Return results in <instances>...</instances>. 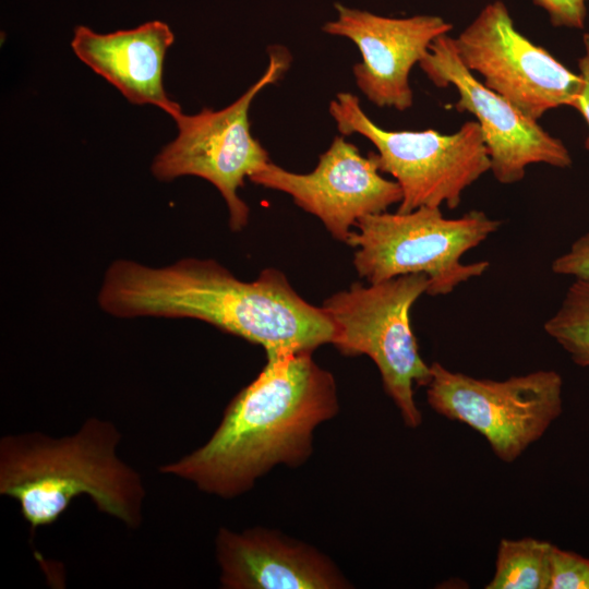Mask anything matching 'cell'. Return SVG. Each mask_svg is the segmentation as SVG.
I'll return each instance as SVG.
<instances>
[{
	"mask_svg": "<svg viewBox=\"0 0 589 589\" xmlns=\"http://www.w3.org/2000/svg\"><path fill=\"white\" fill-rule=\"evenodd\" d=\"M249 179L290 195L346 244L360 218L386 212L402 199L399 184L381 175L374 153L363 156L344 135L335 136L309 173L291 172L268 161Z\"/></svg>",
	"mask_w": 589,
	"mask_h": 589,
	"instance_id": "cell-11",
	"label": "cell"
},
{
	"mask_svg": "<svg viewBox=\"0 0 589 589\" xmlns=\"http://www.w3.org/2000/svg\"><path fill=\"white\" fill-rule=\"evenodd\" d=\"M543 328L575 364L589 370V277L574 278Z\"/></svg>",
	"mask_w": 589,
	"mask_h": 589,
	"instance_id": "cell-16",
	"label": "cell"
},
{
	"mask_svg": "<svg viewBox=\"0 0 589 589\" xmlns=\"http://www.w3.org/2000/svg\"><path fill=\"white\" fill-rule=\"evenodd\" d=\"M430 366V407L477 431L504 462L515 461L562 413L563 378L556 371L495 381L454 372L438 362Z\"/></svg>",
	"mask_w": 589,
	"mask_h": 589,
	"instance_id": "cell-8",
	"label": "cell"
},
{
	"mask_svg": "<svg viewBox=\"0 0 589 589\" xmlns=\"http://www.w3.org/2000/svg\"><path fill=\"white\" fill-rule=\"evenodd\" d=\"M98 304L120 318H195L262 346L266 354L313 352L335 327L286 275L264 268L243 281L215 260L187 257L155 267L116 260L105 272Z\"/></svg>",
	"mask_w": 589,
	"mask_h": 589,
	"instance_id": "cell-1",
	"label": "cell"
},
{
	"mask_svg": "<svg viewBox=\"0 0 589 589\" xmlns=\"http://www.w3.org/2000/svg\"><path fill=\"white\" fill-rule=\"evenodd\" d=\"M289 63L288 52L274 48L263 75L232 104L219 110L203 108L196 115L181 112L173 119L177 137L152 164V173L160 181L195 176L211 182L227 204L229 226L235 232L248 225L250 215L238 189L245 178L271 161L267 151L251 133L250 106L264 87L281 77Z\"/></svg>",
	"mask_w": 589,
	"mask_h": 589,
	"instance_id": "cell-7",
	"label": "cell"
},
{
	"mask_svg": "<svg viewBox=\"0 0 589 589\" xmlns=\"http://www.w3.org/2000/svg\"><path fill=\"white\" fill-rule=\"evenodd\" d=\"M328 111L341 135L360 134L376 148L380 171L399 184L402 199L397 212L422 206L455 209L465 190L491 170L480 125L466 121L456 132L436 130L389 131L373 122L358 96L337 93Z\"/></svg>",
	"mask_w": 589,
	"mask_h": 589,
	"instance_id": "cell-6",
	"label": "cell"
},
{
	"mask_svg": "<svg viewBox=\"0 0 589 589\" xmlns=\"http://www.w3.org/2000/svg\"><path fill=\"white\" fill-rule=\"evenodd\" d=\"M549 589H589V558L553 545Z\"/></svg>",
	"mask_w": 589,
	"mask_h": 589,
	"instance_id": "cell-17",
	"label": "cell"
},
{
	"mask_svg": "<svg viewBox=\"0 0 589 589\" xmlns=\"http://www.w3.org/2000/svg\"><path fill=\"white\" fill-rule=\"evenodd\" d=\"M337 19L323 32L350 39L362 61L352 68L359 89L377 107L399 111L411 108V69L422 60L431 44L453 25L437 15L420 14L396 19L335 3Z\"/></svg>",
	"mask_w": 589,
	"mask_h": 589,
	"instance_id": "cell-12",
	"label": "cell"
},
{
	"mask_svg": "<svg viewBox=\"0 0 589 589\" xmlns=\"http://www.w3.org/2000/svg\"><path fill=\"white\" fill-rule=\"evenodd\" d=\"M500 226L477 209L458 218L444 217L441 207L386 211L360 218L347 244L354 249V268L368 284L424 274L430 281L426 294L446 296L489 269L488 261L465 264L461 257Z\"/></svg>",
	"mask_w": 589,
	"mask_h": 589,
	"instance_id": "cell-4",
	"label": "cell"
},
{
	"mask_svg": "<svg viewBox=\"0 0 589 589\" xmlns=\"http://www.w3.org/2000/svg\"><path fill=\"white\" fill-rule=\"evenodd\" d=\"M578 69L582 87L574 108L580 112L589 128V34L584 35V53L578 59ZM585 147L589 149V134L585 141Z\"/></svg>",
	"mask_w": 589,
	"mask_h": 589,
	"instance_id": "cell-20",
	"label": "cell"
},
{
	"mask_svg": "<svg viewBox=\"0 0 589 589\" xmlns=\"http://www.w3.org/2000/svg\"><path fill=\"white\" fill-rule=\"evenodd\" d=\"M454 43L464 65L527 117L538 121L553 108H574L581 76L519 33L503 1L485 4Z\"/></svg>",
	"mask_w": 589,
	"mask_h": 589,
	"instance_id": "cell-9",
	"label": "cell"
},
{
	"mask_svg": "<svg viewBox=\"0 0 589 589\" xmlns=\"http://www.w3.org/2000/svg\"><path fill=\"white\" fill-rule=\"evenodd\" d=\"M225 589H340L349 584L338 568L310 545L279 532L220 528L215 540Z\"/></svg>",
	"mask_w": 589,
	"mask_h": 589,
	"instance_id": "cell-13",
	"label": "cell"
},
{
	"mask_svg": "<svg viewBox=\"0 0 589 589\" xmlns=\"http://www.w3.org/2000/svg\"><path fill=\"white\" fill-rule=\"evenodd\" d=\"M556 275L573 278L589 277V232L580 236L551 265Z\"/></svg>",
	"mask_w": 589,
	"mask_h": 589,
	"instance_id": "cell-19",
	"label": "cell"
},
{
	"mask_svg": "<svg viewBox=\"0 0 589 589\" xmlns=\"http://www.w3.org/2000/svg\"><path fill=\"white\" fill-rule=\"evenodd\" d=\"M543 9L552 25L582 29L587 16V0H532Z\"/></svg>",
	"mask_w": 589,
	"mask_h": 589,
	"instance_id": "cell-18",
	"label": "cell"
},
{
	"mask_svg": "<svg viewBox=\"0 0 589 589\" xmlns=\"http://www.w3.org/2000/svg\"><path fill=\"white\" fill-rule=\"evenodd\" d=\"M552 550V543L533 538L502 539L485 589H549Z\"/></svg>",
	"mask_w": 589,
	"mask_h": 589,
	"instance_id": "cell-15",
	"label": "cell"
},
{
	"mask_svg": "<svg viewBox=\"0 0 589 589\" xmlns=\"http://www.w3.org/2000/svg\"><path fill=\"white\" fill-rule=\"evenodd\" d=\"M419 65L435 86L456 88L457 111L476 117L489 152L490 171L500 183L519 182L533 164L572 165L569 151L560 139L476 79L460 61L448 34L431 44Z\"/></svg>",
	"mask_w": 589,
	"mask_h": 589,
	"instance_id": "cell-10",
	"label": "cell"
},
{
	"mask_svg": "<svg viewBox=\"0 0 589 589\" xmlns=\"http://www.w3.org/2000/svg\"><path fill=\"white\" fill-rule=\"evenodd\" d=\"M175 40L170 27L151 21L136 28L98 34L77 26L71 41L76 57L118 88L132 104L154 105L175 119L182 110L166 93L164 61Z\"/></svg>",
	"mask_w": 589,
	"mask_h": 589,
	"instance_id": "cell-14",
	"label": "cell"
},
{
	"mask_svg": "<svg viewBox=\"0 0 589 589\" xmlns=\"http://www.w3.org/2000/svg\"><path fill=\"white\" fill-rule=\"evenodd\" d=\"M429 278L407 274L368 286L353 283L323 301L321 308L335 327L332 344L344 356H368L380 371L385 393L398 408L404 423L416 429L422 414L413 386H426L431 366L420 356L410 323V310Z\"/></svg>",
	"mask_w": 589,
	"mask_h": 589,
	"instance_id": "cell-5",
	"label": "cell"
},
{
	"mask_svg": "<svg viewBox=\"0 0 589 589\" xmlns=\"http://www.w3.org/2000/svg\"><path fill=\"white\" fill-rule=\"evenodd\" d=\"M266 358L259 375L231 399L206 443L160 466V473L233 498L275 466L297 467L308 460L315 428L339 410L335 378L316 364L312 352Z\"/></svg>",
	"mask_w": 589,
	"mask_h": 589,
	"instance_id": "cell-2",
	"label": "cell"
},
{
	"mask_svg": "<svg viewBox=\"0 0 589 589\" xmlns=\"http://www.w3.org/2000/svg\"><path fill=\"white\" fill-rule=\"evenodd\" d=\"M120 440L112 422L96 417L61 437L41 432L2 436L0 494L17 502L32 533L56 522L81 495L135 529L143 521L145 488L118 456Z\"/></svg>",
	"mask_w": 589,
	"mask_h": 589,
	"instance_id": "cell-3",
	"label": "cell"
}]
</instances>
